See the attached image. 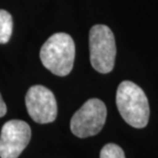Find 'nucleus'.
<instances>
[{"label":"nucleus","instance_id":"f257e3e1","mask_svg":"<svg viewBox=\"0 0 158 158\" xmlns=\"http://www.w3.org/2000/svg\"><path fill=\"white\" fill-rule=\"evenodd\" d=\"M116 105L123 120L132 127L143 128L150 116L146 94L132 81H122L116 93Z\"/></svg>","mask_w":158,"mask_h":158},{"label":"nucleus","instance_id":"f03ea898","mask_svg":"<svg viewBox=\"0 0 158 158\" xmlns=\"http://www.w3.org/2000/svg\"><path fill=\"white\" fill-rule=\"evenodd\" d=\"M39 56L43 66L52 74L67 76L73 69L75 43L69 34L56 33L44 42Z\"/></svg>","mask_w":158,"mask_h":158},{"label":"nucleus","instance_id":"7ed1b4c3","mask_svg":"<svg viewBox=\"0 0 158 158\" xmlns=\"http://www.w3.org/2000/svg\"><path fill=\"white\" fill-rule=\"evenodd\" d=\"M116 44L114 34L106 25H96L89 31V59L99 73H110L115 64Z\"/></svg>","mask_w":158,"mask_h":158},{"label":"nucleus","instance_id":"20e7f679","mask_svg":"<svg viewBox=\"0 0 158 158\" xmlns=\"http://www.w3.org/2000/svg\"><path fill=\"white\" fill-rule=\"evenodd\" d=\"M107 108L103 101L89 99L72 116L71 131L78 138H88L98 135L105 125Z\"/></svg>","mask_w":158,"mask_h":158},{"label":"nucleus","instance_id":"39448f33","mask_svg":"<svg viewBox=\"0 0 158 158\" xmlns=\"http://www.w3.org/2000/svg\"><path fill=\"white\" fill-rule=\"evenodd\" d=\"M26 107L30 117L40 124L53 122L58 115V104L52 90L43 85H34L26 94Z\"/></svg>","mask_w":158,"mask_h":158},{"label":"nucleus","instance_id":"423d86ee","mask_svg":"<svg viewBox=\"0 0 158 158\" xmlns=\"http://www.w3.org/2000/svg\"><path fill=\"white\" fill-rule=\"evenodd\" d=\"M31 139L29 124L22 120H9L2 126L0 135V157L18 158Z\"/></svg>","mask_w":158,"mask_h":158},{"label":"nucleus","instance_id":"0eeeda50","mask_svg":"<svg viewBox=\"0 0 158 158\" xmlns=\"http://www.w3.org/2000/svg\"><path fill=\"white\" fill-rule=\"evenodd\" d=\"M12 18L8 11L0 9V44L7 43L12 34Z\"/></svg>","mask_w":158,"mask_h":158},{"label":"nucleus","instance_id":"6e6552de","mask_svg":"<svg viewBox=\"0 0 158 158\" xmlns=\"http://www.w3.org/2000/svg\"><path fill=\"white\" fill-rule=\"evenodd\" d=\"M100 158H125L124 152L116 144H107L105 145L100 153Z\"/></svg>","mask_w":158,"mask_h":158},{"label":"nucleus","instance_id":"1a4fd4ad","mask_svg":"<svg viewBox=\"0 0 158 158\" xmlns=\"http://www.w3.org/2000/svg\"><path fill=\"white\" fill-rule=\"evenodd\" d=\"M6 110H7V108H6V105H5L4 101H3L1 94H0V118L3 117V116L5 115Z\"/></svg>","mask_w":158,"mask_h":158}]
</instances>
